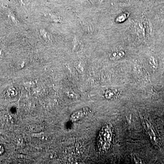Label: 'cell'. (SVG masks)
<instances>
[{
	"label": "cell",
	"instance_id": "cell-1",
	"mask_svg": "<svg viewBox=\"0 0 164 164\" xmlns=\"http://www.w3.org/2000/svg\"><path fill=\"white\" fill-rule=\"evenodd\" d=\"M148 22L141 20L137 23L135 27V33L138 36L141 38H145L150 32V28Z\"/></svg>",
	"mask_w": 164,
	"mask_h": 164
},
{
	"label": "cell",
	"instance_id": "cell-2",
	"mask_svg": "<svg viewBox=\"0 0 164 164\" xmlns=\"http://www.w3.org/2000/svg\"><path fill=\"white\" fill-rule=\"evenodd\" d=\"M89 112L88 108H83L73 113L71 116L70 119L73 122L78 121L87 115Z\"/></svg>",
	"mask_w": 164,
	"mask_h": 164
},
{
	"label": "cell",
	"instance_id": "cell-3",
	"mask_svg": "<svg viewBox=\"0 0 164 164\" xmlns=\"http://www.w3.org/2000/svg\"><path fill=\"white\" fill-rule=\"evenodd\" d=\"M125 55H126V52L123 50H115L110 54L109 58L111 60H119L124 58Z\"/></svg>",
	"mask_w": 164,
	"mask_h": 164
},
{
	"label": "cell",
	"instance_id": "cell-4",
	"mask_svg": "<svg viewBox=\"0 0 164 164\" xmlns=\"http://www.w3.org/2000/svg\"><path fill=\"white\" fill-rule=\"evenodd\" d=\"M82 47L83 44H82L80 40L75 37L73 39V52H76L79 51L81 48H82Z\"/></svg>",
	"mask_w": 164,
	"mask_h": 164
},
{
	"label": "cell",
	"instance_id": "cell-5",
	"mask_svg": "<svg viewBox=\"0 0 164 164\" xmlns=\"http://www.w3.org/2000/svg\"><path fill=\"white\" fill-rule=\"evenodd\" d=\"M39 33L45 41L51 42L52 40V36L51 34L48 33L46 30L44 29H41L39 30Z\"/></svg>",
	"mask_w": 164,
	"mask_h": 164
},
{
	"label": "cell",
	"instance_id": "cell-6",
	"mask_svg": "<svg viewBox=\"0 0 164 164\" xmlns=\"http://www.w3.org/2000/svg\"><path fill=\"white\" fill-rule=\"evenodd\" d=\"M149 65L153 69H157L159 67L158 59L155 56L151 55L149 58Z\"/></svg>",
	"mask_w": 164,
	"mask_h": 164
},
{
	"label": "cell",
	"instance_id": "cell-7",
	"mask_svg": "<svg viewBox=\"0 0 164 164\" xmlns=\"http://www.w3.org/2000/svg\"><path fill=\"white\" fill-rule=\"evenodd\" d=\"M128 17H129V15L128 13H122L119 15L118 17H116L115 19V22L118 23H123L126 20Z\"/></svg>",
	"mask_w": 164,
	"mask_h": 164
},
{
	"label": "cell",
	"instance_id": "cell-8",
	"mask_svg": "<svg viewBox=\"0 0 164 164\" xmlns=\"http://www.w3.org/2000/svg\"><path fill=\"white\" fill-rule=\"evenodd\" d=\"M47 16L54 23H60L61 22L60 16L55 13H49Z\"/></svg>",
	"mask_w": 164,
	"mask_h": 164
},
{
	"label": "cell",
	"instance_id": "cell-9",
	"mask_svg": "<svg viewBox=\"0 0 164 164\" xmlns=\"http://www.w3.org/2000/svg\"><path fill=\"white\" fill-rule=\"evenodd\" d=\"M7 15L9 18L11 20L12 22L15 24H18L19 23V21L16 19L15 15H14V13L10 10H8L7 11Z\"/></svg>",
	"mask_w": 164,
	"mask_h": 164
},
{
	"label": "cell",
	"instance_id": "cell-10",
	"mask_svg": "<svg viewBox=\"0 0 164 164\" xmlns=\"http://www.w3.org/2000/svg\"><path fill=\"white\" fill-rule=\"evenodd\" d=\"M13 89H9L7 91V95L9 96L14 95H15V91L13 90Z\"/></svg>",
	"mask_w": 164,
	"mask_h": 164
},
{
	"label": "cell",
	"instance_id": "cell-11",
	"mask_svg": "<svg viewBox=\"0 0 164 164\" xmlns=\"http://www.w3.org/2000/svg\"><path fill=\"white\" fill-rule=\"evenodd\" d=\"M3 151V148L2 146L0 145V155L2 153Z\"/></svg>",
	"mask_w": 164,
	"mask_h": 164
},
{
	"label": "cell",
	"instance_id": "cell-12",
	"mask_svg": "<svg viewBox=\"0 0 164 164\" xmlns=\"http://www.w3.org/2000/svg\"><path fill=\"white\" fill-rule=\"evenodd\" d=\"M19 1L20 2V3H21V5H23L24 4L23 0H19Z\"/></svg>",
	"mask_w": 164,
	"mask_h": 164
},
{
	"label": "cell",
	"instance_id": "cell-13",
	"mask_svg": "<svg viewBox=\"0 0 164 164\" xmlns=\"http://www.w3.org/2000/svg\"><path fill=\"white\" fill-rule=\"evenodd\" d=\"M120 1L122 2H128V1H130V0H120Z\"/></svg>",
	"mask_w": 164,
	"mask_h": 164
},
{
	"label": "cell",
	"instance_id": "cell-14",
	"mask_svg": "<svg viewBox=\"0 0 164 164\" xmlns=\"http://www.w3.org/2000/svg\"><path fill=\"white\" fill-rule=\"evenodd\" d=\"M143 1H145V2H149V0H143Z\"/></svg>",
	"mask_w": 164,
	"mask_h": 164
}]
</instances>
